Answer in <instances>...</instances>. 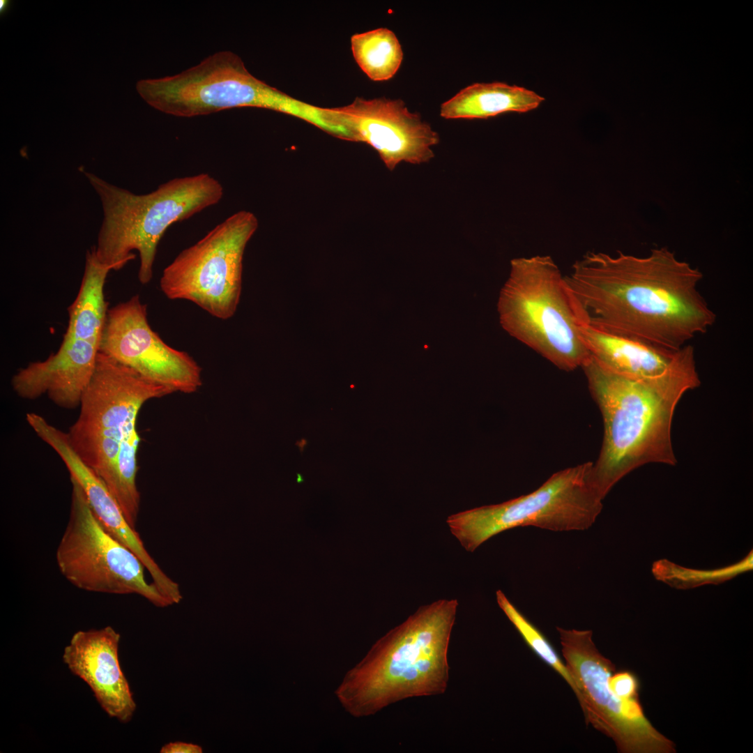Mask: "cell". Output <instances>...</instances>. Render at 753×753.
Returning a JSON list of instances; mask_svg holds the SVG:
<instances>
[{"label":"cell","instance_id":"obj_1","mask_svg":"<svg viewBox=\"0 0 753 753\" xmlns=\"http://www.w3.org/2000/svg\"><path fill=\"white\" fill-rule=\"evenodd\" d=\"M586 326L676 351L713 326L703 274L667 248L639 257L589 252L565 276Z\"/></svg>","mask_w":753,"mask_h":753},{"label":"cell","instance_id":"obj_2","mask_svg":"<svg viewBox=\"0 0 753 753\" xmlns=\"http://www.w3.org/2000/svg\"><path fill=\"white\" fill-rule=\"evenodd\" d=\"M581 369L603 420L602 448L593 463V482L602 497L644 464L675 465L671 440L675 409L686 392L701 385L693 347L679 349L670 369L655 378L618 374L591 356Z\"/></svg>","mask_w":753,"mask_h":753},{"label":"cell","instance_id":"obj_3","mask_svg":"<svg viewBox=\"0 0 753 753\" xmlns=\"http://www.w3.org/2000/svg\"><path fill=\"white\" fill-rule=\"evenodd\" d=\"M458 605L456 599L422 605L379 639L335 692L345 710L367 717L404 699L445 693Z\"/></svg>","mask_w":753,"mask_h":753},{"label":"cell","instance_id":"obj_4","mask_svg":"<svg viewBox=\"0 0 753 753\" xmlns=\"http://www.w3.org/2000/svg\"><path fill=\"white\" fill-rule=\"evenodd\" d=\"M101 201L103 219L93 247L96 256L112 271L139 256L138 279L150 282L158 245L167 229L222 198V184L206 173L174 178L148 194L136 195L84 172Z\"/></svg>","mask_w":753,"mask_h":753},{"label":"cell","instance_id":"obj_5","mask_svg":"<svg viewBox=\"0 0 753 753\" xmlns=\"http://www.w3.org/2000/svg\"><path fill=\"white\" fill-rule=\"evenodd\" d=\"M497 307L503 328L558 369L581 368L590 356L581 335L586 324L550 256L513 259Z\"/></svg>","mask_w":753,"mask_h":753},{"label":"cell","instance_id":"obj_6","mask_svg":"<svg viewBox=\"0 0 753 753\" xmlns=\"http://www.w3.org/2000/svg\"><path fill=\"white\" fill-rule=\"evenodd\" d=\"M136 88L149 105L180 117L255 107L284 113L316 127L321 126L325 118L322 107L299 100L257 79L230 51L214 53L174 75L140 80Z\"/></svg>","mask_w":753,"mask_h":753},{"label":"cell","instance_id":"obj_7","mask_svg":"<svg viewBox=\"0 0 753 753\" xmlns=\"http://www.w3.org/2000/svg\"><path fill=\"white\" fill-rule=\"evenodd\" d=\"M110 268L93 248L87 251L76 298L68 308V321L59 349L42 361L31 362L12 378L15 393L35 400L47 395L59 407L79 406L96 369L108 310L105 284Z\"/></svg>","mask_w":753,"mask_h":753},{"label":"cell","instance_id":"obj_8","mask_svg":"<svg viewBox=\"0 0 753 753\" xmlns=\"http://www.w3.org/2000/svg\"><path fill=\"white\" fill-rule=\"evenodd\" d=\"M603 499L588 462L554 473L528 494L451 515L446 523L464 549L473 552L493 536L517 527L588 529L602 511Z\"/></svg>","mask_w":753,"mask_h":753},{"label":"cell","instance_id":"obj_9","mask_svg":"<svg viewBox=\"0 0 753 753\" xmlns=\"http://www.w3.org/2000/svg\"><path fill=\"white\" fill-rule=\"evenodd\" d=\"M173 393L99 352L95 371L80 402L79 414L67 432L73 448L113 496L120 446L137 425L147 401Z\"/></svg>","mask_w":753,"mask_h":753},{"label":"cell","instance_id":"obj_10","mask_svg":"<svg viewBox=\"0 0 753 753\" xmlns=\"http://www.w3.org/2000/svg\"><path fill=\"white\" fill-rule=\"evenodd\" d=\"M257 225L246 211L226 218L164 269L162 293L171 300L190 301L218 319L232 317L241 294L245 249Z\"/></svg>","mask_w":753,"mask_h":753},{"label":"cell","instance_id":"obj_11","mask_svg":"<svg viewBox=\"0 0 753 753\" xmlns=\"http://www.w3.org/2000/svg\"><path fill=\"white\" fill-rule=\"evenodd\" d=\"M70 481L69 519L56 552L62 575L84 591L134 593L158 607L171 605L153 582L146 581L139 558L103 527L78 482L71 477Z\"/></svg>","mask_w":753,"mask_h":753},{"label":"cell","instance_id":"obj_12","mask_svg":"<svg viewBox=\"0 0 753 753\" xmlns=\"http://www.w3.org/2000/svg\"><path fill=\"white\" fill-rule=\"evenodd\" d=\"M556 630L565 664L583 696L586 724L611 738L618 752H676L675 744L646 717L639 699H624L612 692L609 680L616 667L598 651L592 631Z\"/></svg>","mask_w":753,"mask_h":753},{"label":"cell","instance_id":"obj_13","mask_svg":"<svg viewBox=\"0 0 753 753\" xmlns=\"http://www.w3.org/2000/svg\"><path fill=\"white\" fill-rule=\"evenodd\" d=\"M100 352L172 393L192 394L202 386L198 363L152 329L138 295L108 309Z\"/></svg>","mask_w":753,"mask_h":753},{"label":"cell","instance_id":"obj_14","mask_svg":"<svg viewBox=\"0 0 753 753\" xmlns=\"http://www.w3.org/2000/svg\"><path fill=\"white\" fill-rule=\"evenodd\" d=\"M329 110L347 130L349 140L370 145L391 170L400 162L420 164L434 155L431 147L439 142L438 134L400 99L357 97Z\"/></svg>","mask_w":753,"mask_h":753},{"label":"cell","instance_id":"obj_15","mask_svg":"<svg viewBox=\"0 0 753 753\" xmlns=\"http://www.w3.org/2000/svg\"><path fill=\"white\" fill-rule=\"evenodd\" d=\"M120 638L110 626L77 631L65 646L62 658L71 673L89 687L106 714L127 723L136 703L119 662Z\"/></svg>","mask_w":753,"mask_h":753},{"label":"cell","instance_id":"obj_16","mask_svg":"<svg viewBox=\"0 0 753 753\" xmlns=\"http://www.w3.org/2000/svg\"><path fill=\"white\" fill-rule=\"evenodd\" d=\"M43 439L59 455L70 477L80 485L92 510L106 531L139 558L149 571L153 583L171 604L179 602L182 595L178 584L151 556L139 535L128 524L105 483L73 448L67 432L52 427L46 430Z\"/></svg>","mask_w":753,"mask_h":753},{"label":"cell","instance_id":"obj_17","mask_svg":"<svg viewBox=\"0 0 753 753\" xmlns=\"http://www.w3.org/2000/svg\"><path fill=\"white\" fill-rule=\"evenodd\" d=\"M581 335L590 356L599 364L618 374L637 379L665 374L678 351L665 350L586 325L581 328Z\"/></svg>","mask_w":753,"mask_h":753},{"label":"cell","instance_id":"obj_18","mask_svg":"<svg viewBox=\"0 0 753 753\" xmlns=\"http://www.w3.org/2000/svg\"><path fill=\"white\" fill-rule=\"evenodd\" d=\"M544 100L522 86L503 82L476 83L443 102L440 114L447 119H487L507 112H527Z\"/></svg>","mask_w":753,"mask_h":753},{"label":"cell","instance_id":"obj_19","mask_svg":"<svg viewBox=\"0 0 753 753\" xmlns=\"http://www.w3.org/2000/svg\"><path fill=\"white\" fill-rule=\"evenodd\" d=\"M353 57L360 69L373 81H386L397 72L403 52L395 34L379 28L351 38Z\"/></svg>","mask_w":753,"mask_h":753},{"label":"cell","instance_id":"obj_20","mask_svg":"<svg viewBox=\"0 0 753 753\" xmlns=\"http://www.w3.org/2000/svg\"><path fill=\"white\" fill-rule=\"evenodd\" d=\"M496 598L499 607L514 625L527 646L538 657L568 683L581 707L583 705V696L579 684L566 664L562 662L549 640L517 609L502 591H496Z\"/></svg>","mask_w":753,"mask_h":753},{"label":"cell","instance_id":"obj_21","mask_svg":"<svg viewBox=\"0 0 753 753\" xmlns=\"http://www.w3.org/2000/svg\"><path fill=\"white\" fill-rule=\"evenodd\" d=\"M752 568V552L736 564L713 570H697L683 568L667 560L656 561L653 565L655 577L680 589L695 588L706 584H719Z\"/></svg>","mask_w":753,"mask_h":753},{"label":"cell","instance_id":"obj_22","mask_svg":"<svg viewBox=\"0 0 753 753\" xmlns=\"http://www.w3.org/2000/svg\"><path fill=\"white\" fill-rule=\"evenodd\" d=\"M609 685L612 692L620 698L639 699V680L630 671H615L609 678Z\"/></svg>","mask_w":753,"mask_h":753},{"label":"cell","instance_id":"obj_23","mask_svg":"<svg viewBox=\"0 0 753 753\" xmlns=\"http://www.w3.org/2000/svg\"><path fill=\"white\" fill-rule=\"evenodd\" d=\"M161 753H201V746L185 742L169 743L162 747Z\"/></svg>","mask_w":753,"mask_h":753}]
</instances>
